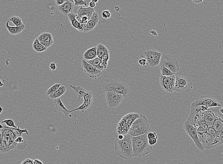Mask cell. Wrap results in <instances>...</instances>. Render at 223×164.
<instances>
[{
	"label": "cell",
	"instance_id": "47",
	"mask_svg": "<svg viewBox=\"0 0 223 164\" xmlns=\"http://www.w3.org/2000/svg\"><path fill=\"white\" fill-rule=\"evenodd\" d=\"M33 164H44V163L40 160L36 159V160H33Z\"/></svg>",
	"mask_w": 223,
	"mask_h": 164
},
{
	"label": "cell",
	"instance_id": "60",
	"mask_svg": "<svg viewBox=\"0 0 223 164\" xmlns=\"http://www.w3.org/2000/svg\"><path fill=\"white\" fill-rule=\"evenodd\" d=\"M201 1H203L204 0H201Z\"/></svg>",
	"mask_w": 223,
	"mask_h": 164
},
{
	"label": "cell",
	"instance_id": "17",
	"mask_svg": "<svg viewBox=\"0 0 223 164\" xmlns=\"http://www.w3.org/2000/svg\"><path fill=\"white\" fill-rule=\"evenodd\" d=\"M84 99V102L80 106L77 108L76 109L71 110L72 112H75L77 111H81L82 112H84L86 110L89 109L91 106L93 101H94V98H93V93L91 91H89V93H87L86 95L83 98Z\"/></svg>",
	"mask_w": 223,
	"mask_h": 164
},
{
	"label": "cell",
	"instance_id": "9",
	"mask_svg": "<svg viewBox=\"0 0 223 164\" xmlns=\"http://www.w3.org/2000/svg\"><path fill=\"white\" fill-rule=\"evenodd\" d=\"M160 64L165 67L174 74L180 69L178 60L174 57L170 55L163 54L161 55Z\"/></svg>",
	"mask_w": 223,
	"mask_h": 164
},
{
	"label": "cell",
	"instance_id": "21",
	"mask_svg": "<svg viewBox=\"0 0 223 164\" xmlns=\"http://www.w3.org/2000/svg\"><path fill=\"white\" fill-rule=\"evenodd\" d=\"M54 103L55 105L56 110L63 113L65 116H69L71 117V115H70V113L72 112L71 111H69L67 109L62 102L61 101L60 98L54 99Z\"/></svg>",
	"mask_w": 223,
	"mask_h": 164
},
{
	"label": "cell",
	"instance_id": "38",
	"mask_svg": "<svg viewBox=\"0 0 223 164\" xmlns=\"http://www.w3.org/2000/svg\"><path fill=\"white\" fill-rule=\"evenodd\" d=\"M74 1V4L76 6H87V4L86 2L84 1L83 0H73Z\"/></svg>",
	"mask_w": 223,
	"mask_h": 164
},
{
	"label": "cell",
	"instance_id": "11",
	"mask_svg": "<svg viewBox=\"0 0 223 164\" xmlns=\"http://www.w3.org/2000/svg\"><path fill=\"white\" fill-rule=\"evenodd\" d=\"M191 106L194 107L202 106L208 108L215 107H221V104L215 98L208 96L199 97L192 103Z\"/></svg>",
	"mask_w": 223,
	"mask_h": 164
},
{
	"label": "cell",
	"instance_id": "41",
	"mask_svg": "<svg viewBox=\"0 0 223 164\" xmlns=\"http://www.w3.org/2000/svg\"><path fill=\"white\" fill-rule=\"evenodd\" d=\"M109 58H110V53H109L103 55V56L102 57V58H101V60H102V61H105V62H108V61H109Z\"/></svg>",
	"mask_w": 223,
	"mask_h": 164
},
{
	"label": "cell",
	"instance_id": "24",
	"mask_svg": "<svg viewBox=\"0 0 223 164\" xmlns=\"http://www.w3.org/2000/svg\"><path fill=\"white\" fill-rule=\"evenodd\" d=\"M9 20H8L6 23V27L11 35H16L20 34L22 31H24L25 28V25L24 24L20 27H13L9 25Z\"/></svg>",
	"mask_w": 223,
	"mask_h": 164
},
{
	"label": "cell",
	"instance_id": "20",
	"mask_svg": "<svg viewBox=\"0 0 223 164\" xmlns=\"http://www.w3.org/2000/svg\"><path fill=\"white\" fill-rule=\"evenodd\" d=\"M94 8H91L90 7H83V6H80L79 9L77 10V14L76 15V17L80 18L81 17L83 16H86L88 17L89 19L93 15V13H94Z\"/></svg>",
	"mask_w": 223,
	"mask_h": 164
},
{
	"label": "cell",
	"instance_id": "7",
	"mask_svg": "<svg viewBox=\"0 0 223 164\" xmlns=\"http://www.w3.org/2000/svg\"><path fill=\"white\" fill-rule=\"evenodd\" d=\"M174 91L179 93H187L193 89V83L189 78L182 76H175Z\"/></svg>",
	"mask_w": 223,
	"mask_h": 164
},
{
	"label": "cell",
	"instance_id": "35",
	"mask_svg": "<svg viewBox=\"0 0 223 164\" xmlns=\"http://www.w3.org/2000/svg\"><path fill=\"white\" fill-rule=\"evenodd\" d=\"M61 84H59V83H57V84H55L53 85L47 91V95L50 96V95H51L52 94H53L59 88V86H61Z\"/></svg>",
	"mask_w": 223,
	"mask_h": 164
},
{
	"label": "cell",
	"instance_id": "23",
	"mask_svg": "<svg viewBox=\"0 0 223 164\" xmlns=\"http://www.w3.org/2000/svg\"><path fill=\"white\" fill-rule=\"evenodd\" d=\"M76 15H77V14H75L73 12L69 13L68 15V19H69L71 25L72 27H73L74 28H76L77 30H78L80 32H83L84 29H83V26L76 19Z\"/></svg>",
	"mask_w": 223,
	"mask_h": 164
},
{
	"label": "cell",
	"instance_id": "51",
	"mask_svg": "<svg viewBox=\"0 0 223 164\" xmlns=\"http://www.w3.org/2000/svg\"><path fill=\"white\" fill-rule=\"evenodd\" d=\"M191 1H192L193 3H194V4H201V3L202 2L201 0H191Z\"/></svg>",
	"mask_w": 223,
	"mask_h": 164
},
{
	"label": "cell",
	"instance_id": "25",
	"mask_svg": "<svg viewBox=\"0 0 223 164\" xmlns=\"http://www.w3.org/2000/svg\"><path fill=\"white\" fill-rule=\"evenodd\" d=\"M98 57L96 46H94L90 49H87L84 52L83 54V58L85 60H90L95 59Z\"/></svg>",
	"mask_w": 223,
	"mask_h": 164
},
{
	"label": "cell",
	"instance_id": "37",
	"mask_svg": "<svg viewBox=\"0 0 223 164\" xmlns=\"http://www.w3.org/2000/svg\"><path fill=\"white\" fill-rule=\"evenodd\" d=\"M102 16L105 19H108L111 17V13L109 10H105L102 12Z\"/></svg>",
	"mask_w": 223,
	"mask_h": 164
},
{
	"label": "cell",
	"instance_id": "62",
	"mask_svg": "<svg viewBox=\"0 0 223 164\" xmlns=\"http://www.w3.org/2000/svg\"></svg>",
	"mask_w": 223,
	"mask_h": 164
},
{
	"label": "cell",
	"instance_id": "8",
	"mask_svg": "<svg viewBox=\"0 0 223 164\" xmlns=\"http://www.w3.org/2000/svg\"><path fill=\"white\" fill-rule=\"evenodd\" d=\"M161 55V53L158 51L148 49L144 52L142 56L147 61L146 66L151 68H154L160 65Z\"/></svg>",
	"mask_w": 223,
	"mask_h": 164
},
{
	"label": "cell",
	"instance_id": "12",
	"mask_svg": "<svg viewBox=\"0 0 223 164\" xmlns=\"http://www.w3.org/2000/svg\"><path fill=\"white\" fill-rule=\"evenodd\" d=\"M124 98L122 94L114 91H108L105 93L106 102L110 109H113L119 106Z\"/></svg>",
	"mask_w": 223,
	"mask_h": 164
},
{
	"label": "cell",
	"instance_id": "26",
	"mask_svg": "<svg viewBox=\"0 0 223 164\" xmlns=\"http://www.w3.org/2000/svg\"><path fill=\"white\" fill-rule=\"evenodd\" d=\"M69 86L74 90L76 94H77L78 96V101H80L81 98H84L89 91L83 88V87H81L80 85L73 86L72 85H70Z\"/></svg>",
	"mask_w": 223,
	"mask_h": 164
},
{
	"label": "cell",
	"instance_id": "48",
	"mask_svg": "<svg viewBox=\"0 0 223 164\" xmlns=\"http://www.w3.org/2000/svg\"><path fill=\"white\" fill-rule=\"evenodd\" d=\"M95 6H96V4L95 2H93L92 1H91L89 4V7H91V8H94Z\"/></svg>",
	"mask_w": 223,
	"mask_h": 164
},
{
	"label": "cell",
	"instance_id": "40",
	"mask_svg": "<svg viewBox=\"0 0 223 164\" xmlns=\"http://www.w3.org/2000/svg\"><path fill=\"white\" fill-rule=\"evenodd\" d=\"M158 139V138H154L151 139H149L148 142L149 145L152 146L156 144L157 142Z\"/></svg>",
	"mask_w": 223,
	"mask_h": 164
},
{
	"label": "cell",
	"instance_id": "18",
	"mask_svg": "<svg viewBox=\"0 0 223 164\" xmlns=\"http://www.w3.org/2000/svg\"><path fill=\"white\" fill-rule=\"evenodd\" d=\"M99 19V16L98 14L95 11L94 13H93V15L90 19L89 20L88 22L85 25H82L83 29H84L83 32L86 33L94 29L98 25Z\"/></svg>",
	"mask_w": 223,
	"mask_h": 164
},
{
	"label": "cell",
	"instance_id": "46",
	"mask_svg": "<svg viewBox=\"0 0 223 164\" xmlns=\"http://www.w3.org/2000/svg\"><path fill=\"white\" fill-rule=\"evenodd\" d=\"M50 68L52 71H55L57 68V65L56 62H52L50 65Z\"/></svg>",
	"mask_w": 223,
	"mask_h": 164
},
{
	"label": "cell",
	"instance_id": "58",
	"mask_svg": "<svg viewBox=\"0 0 223 164\" xmlns=\"http://www.w3.org/2000/svg\"><path fill=\"white\" fill-rule=\"evenodd\" d=\"M91 1H93V2H95V4H96V3L98 2V0H91Z\"/></svg>",
	"mask_w": 223,
	"mask_h": 164
},
{
	"label": "cell",
	"instance_id": "4",
	"mask_svg": "<svg viewBox=\"0 0 223 164\" xmlns=\"http://www.w3.org/2000/svg\"><path fill=\"white\" fill-rule=\"evenodd\" d=\"M148 119L145 116L140 115L131 125L128 134L131 137H136L151 132Z\"/></svg>",
	"mask_w": 223,
	"mask_h": 164
},
{
	"label": "cell",
	"instance_id": "31",
	"mask_svg": "<svg viewBox=\"0 0 223 164\" xmlns=\"http://www.w3.org/2000/svg\"><path fill=\"white\" fill-rule=\"evenodd\" d=\"M159 67L161 70V75L162 76H172L175 75L171 71H170L169 69L166 68L163 65L160 64Z\"/></svg>",
	"mask_w": 223,
	"mask_h": 164
},
{
	"label": "cell",
	"instance_id": "2",
	"mask_svg": "<svg viewBox=\"0 0 223 164\" xmlns=\"http://www.w3.org/2000/svg\"><path fill=\"white\" fill-rule=\"evenodd\" d=\"M122 139L117 138L114 142V151L116 155L125 160H130L134 157L131 136L129 134L124 135Z\"/></svg>",
	"mask_w": 223,
	"mask_h": 164
},
{
	"label": "cell",
	"instance_id": "56",
	"mask_svg": "<svg viewBox=\"0 0 223 164\" xmlns=\"http://www.w3.org/2000/svg\"><path fill=\"white\" fill-rule=\"evenodd\" d=\"M5 126H4L2 125L1 124H0V130L2 129L3 128H5Z\"/></svg>",
	"mask_w": 223,
	"mask_h": 164
},
{
	"label": "cell",
	"instance_id": "57",
	"mask_svg": "<svg viewBox=\"0 0 223 164\" xmlns=\"http://www.w3.org/2000/svg\"><path fill=\"white\" fill-rule=\"evenodd\" d=\"M2 111H3V109H2V107L0 106V115L1 114L2 112Z\"/></svg>",
	"mask_w": 223,
	"mask_h": 164
},
{
	"label": "cell",
	"instance_id": "39",
	"mask_svg": "<svg viewBox=\"0 0 223 164\" xmlns=\"http://www.w3.org/2000/svg\"><path fill=\"white\" fill-rule=\"evenodd\" d=\"M147 137L148 139L154 138H158L156 133L155 132H152V131L147 133Z\"/></svg>",
	"mask_w": 223,
	"mask_h": 164
},
{
	"label": "cell",
	"instance_id": "55",
	"mask_svg": "<svg viewBox=\"0 0 223 164\" xmlns=\"http://www.w3.org/2000/svg\"><path fill=\"white\" fill-rule=\"evenodd\" d=\"M4 85H5L4 84H3V83H2V81L1 80H0V87H2V86H4Z\"/></svg>",
	"mask_w": 223,
	"mask_h": 164
},
{
	"label": "cell",
	"instance_id": "13",
	"mask_svg": "<svg viewBox=\"0 0 223 164\" xmlns=\"http://www.w3.org/2000/svg\"><path fill=\"white\" fill-rule=\"evenodd\" d=\"M219 108V109H220ZM219 109L217 111L215 120L212 125V128L215 131V137L221 143H223V115L219 112Z\"/></svg>",
	"mask_w": 223,
	"mask_h": 164
},
{
	"label": "cell",
	"instance_id": "1",
	"mask_svg": "<svg viewBox=\"0 0 223 164\" xmlns=\"http://www.w3.org/2000/svg\"><path fill=\"white\" fill-rule=\"evenodd\" d=\"M1 133L4 154L16 148L15 139L17 137L22 136L24 133L29 135L27 129H20L19 127L14 128L5 126L1 129Z\"/></svg>",
	"mask_w": 223,
	"mask_h": 164
},
{
	"label": "cell",
	"instance_id": "50",
	"mask_svg": "<svg viewBox=\"0 0 223 164\" xmlns=\"http://www.w3.org/2000/svg\"><path fill=\"white\" fill-rule=\"evenodd\" d=\"M150 33L154 36H158L157 33L155 30H152V31H150Z\"/></svg>",
	"mask_w": 223,
	"mask_h": 164
},
{
	"label": "cell",
	"instance_id": "3",
	"mask_svg": "<svg viewBox=\"0 0 223 164\" xmlns=\"http://www.w3.org/2000/svg\"><path fill=\"white\" fill-rule=\"evenodd\" d=\"M134 157H143L152 151V146L148 142L147 134L131 137Z\"/></svg>",
	"mask_w": 223,
	"mask_h": 164
},
{
	"label": "cell",
	"instance_id": "28",
	"mask_svg": "<svg viewBox=\"0 0 223 164\" xmlns=\"http://www.w3.org/2000/svg\"><path fill=\"white\" fill-rule=\"evenodd\" d=\"M96 51L98 57L100 59L102 58V57L104 55L110 53L107 47L102 44H99L96 46Z\"/></svg>",
	"mask_w": 223,
	"mask_h": 164
},
{
	"label": "cell",
	"instance_id": "29",
	"mask_svg": "<svg viewBox=\"0 0 223 164\" xmlns=\"http://www.w3.org/2000/svg\"><path fill=\"white\" fill-rule=\"evenodd\" d=\"M16 143V149L23 150L25 149L27 147V143L26 140L22 136H19L15 139Z\"/></svg>",
	"mask_w": 223,
	"mask_h": 164
},
{
	"label": "cell",
	"instance_id": "5",
	"mask_svg": "<svg viewBox=\"0 0 223 164\" xmlns=\"http://www.w3.org/2000/svg\"><path fill=\"white\" fill-rule=\"evenodd\" d=\"M102 89L106 93L108 91H114L127 97L130 92V88L127 84L124 82L117 79H107L103 85Z\"/></svg>",
	"mask_w": 223,
	"mask_h": 164
},
{
	"label": "cell",
	"instance_id": "6",
	"mask_svg": "<svg viewBox=\"0 0 223 164\" xmlns=\"http://www.w3.org/2000/svg\"><path fill=\"white\" fill-rule=\"evenodd\" d=\"M140 115L137 113H129L122 117L117 126V133L123 135L128 133L131 125L135 120L138 118Z\"/></svg>",
	"mask_w": 223,
	"mask_h": 164
},
{
	"label": "cell",
	"instance_id": "54",
	"mask_svg": "<svg viewBox=\"0 0 223 164\" xmlns=\"http://www.w3.org/2000/svg\"><path fill=\"white\" fill-rule=\"evenodd\" d=\"M219 112L220 113L223 115V108L220 107L219 109Z\"/></svg>",
	"mask_w": 223,
	"mask_h": 164
},
{
	"label": "cell",
	"instance_id": "32",
	"mask_svg": "<svg viewBox=\"0 0 223 164\" xmlns=\"http://www.w3.org/2000/svg\"><path fill=\"white\" fill-rule=\"evenodd\" d=\"M10 22H13L15 26L17 27H20L23 25V20L20 17L18 16H13L11 17L10 19H9Z\"/></svg>",
	"mask_w": 223,
	"mask_h": 164
},
{
	"label": "cell",
	"instance_id": "14",
	"mask_svg": "<svg viewBox=\"0 0 223 164\" xmlns=\"http://www.w3.org/2000/svg\"><path fill=\"white\" fill-rule=\"evenodd\" d=\"M175 80V75L172 76H164L161 75L159 83L164 91L168 93H172L174 91Z\"/></svg>",
	"mask_w": 223,
	"mask_h": 164
},
{
	"label": "cell",
	"instance_id": "27",
	"mask_svg": "<svg viewBox=\"0 0 223 164\" xmlns=\"http://www.w3.org/2000/svg\"><path fill=\"white\" fill-rule=\"evenodd\" d=\"M67 90V87L64 85H62L59 86V88L57 89V90L53 94H52L51 95L49 96L50 98L52 99H56L60 98L61 96H62L66 92Z\"/></svg>",
	"mask_w": 223,
	"mask_h": 164
},
{
	"label": "cell",
	"instance_id": "61",
	"mask_svg": "<svg viewBox=\"0 0 223 164\" xmlns=\"http://www.w3.org/2000/svg\"><path fill=\"white\" fill-rule=\"evenodd\" d=\"M0 93H1V91H0Z\"/></svg>",
	"mask_w": 223,
	"mask_h": 164
},
{
	"label": "cell",
	"instance_id": "30",
	"mask_svg": "<svg viewBox=\"0 0 223 164\" xmlns=\"http://www.w3.org/2000/svg\"><path fill=\"white\" fill-rule=\"evenodd\" d=\"M32 48L35 51L37 52H44L48 49L41 44L38 38L35 39L33 41Z\"/></svg>",
	"mask_w": 223,
	"mask_h": 164
},
{
	"label": "cell",
	"instance_id": "33",
	"mask_svg": "<svg viewBox=\"0 0 223 164\" xmlns=\"http://www.w3.org/2000/svg\"><path fill=\"white\" fill-rule=\"evenodd\" d=\"M208 127H209V126L206 123H205L204 121L201 122L200 124H199V125H198V127L197 128V133L206 132Z\"/></svg>",
	"mask_w": 223,
	"mask_h": 164
},
{
	"label": "cell",
	"instance_id": "49",
	"mask_svg": "<svg viewBox=\"0 0 223 164\" xmlns=\"http://www.w3.org/2000/svg\"><path fill=\"white\" fill-rule=\"evenodd\" d=\"M101 63H102V65H103V66L104 69H106V68H107V67L108 62H105V61H102H102H101Z\"/></svg>",
	"mask_w": 223,
	"mask_h": 164
},
{
	"label": "cell",
	"instance_id": "34",
	"mask_svg": "<svg viewBox=\"0 0 223 164\" xmlns=\"http://www.w3.org/2000/svg\"><path fill=\"white\" fill-rule=\"evenodd\" d=\"M1 124H5L7 125V127L11 128H17L18 127L15 125V122H14L12 119H2V121Z\"/></svg>",
	"mask_w": 223,
	"mask_h": 164
},
{
	"label": "cell",
	"instance_id": "16",
	"mask_svg": "<svg viewBox=\"0 0 223 164\" xmlns=\"http://www.w3.org/2000/svg\"><path fill=\"white\" fill-rule=\"evenodd\" d=\"M219 108L220 107L210 108L204 112L203 121L206 123L209 127H212L214 121L215 120L216 112Z\"/></svg>",
	"mask_w": 223,
	"mask_h": 164
},
{
	"label": "cell",
	"instance_id": "59",
	"mask_svg": "<svg viewBox=\"0 0 223 164\" xmlns=\"http://www.w3.org/2000/svg\"><path fill=\"white\" fill-rule=\"evenodd\" d=\"M68 1H71V2H73V3H74V1H73V0H68Z\"/></svg>",
	"mask_w": 223,
	"mask_h": 164
},
{
	"label": "cell",
	"instance_id": "53",
	"mask_svg": "<svg viewBox=\"0 0 223 164\" xmlns=\"http://www.w3.org/2000/svg\"><path fill=\"white\" fill-rule=\"evenodd\" d=\"M83 1L86 2V4H87V7H89V4L90 2L91 1V0H83Z\"/></svg>",
	"mask_w": 223,
	"mask_h": 164
},
{
	"label": "cell",
	"instance_id": "22",
	"mask_svg": "<svg viewBox=\"0 0 223 164\" xmlns=\"http://www.w3.org/2000/svg\"><path fill=\"white\" fill-rule=\"evenodd\" d=\"M74 9V3L67 0L62 5L59 6V10L64 15H68L72 13Z\"/></svg>",
	"mask_w": 223,
	"mask_h": 164
},
{
	"label": "cell",
	"instance_id": "43",
	"mask_svg": "<svg viewBox=\"0 0 223 164\" xmlns=\"http://www.w3.org/2000/svg\"><path fill=\"white\" fill-rule=\"evenodd\" d=\"M0 154H4L3 147H2V136L1 130H0Z\"/></svg>",
	"mask_w": 223,
	"mask_h": 164
},
{
	"label": "cell",
	"instance_id": "36",
	"mask_svg": "<svg viewBox=\"0 0 223 164\" xmlns=\"http://www.w3.org/2000/svg\"><path fill=\"white\" fill-rule=\"evenodd\" d=\"M85 61H86V62L89 64H91V65H93V66L96 67V68L98 69L99 66L100 64L101 63L102 60L100 58H99L97 57V58H95V59H92V60H85Z\"/></svg>",
	"mask_w": 223,
	"mask_h": 164
},
{
	"label": "cell",
	"instance_id": "44",
	"mask_svg": "<svg viewBox=\"0 0 223 164\" xmlns=\"http://www.w3.org/2000/svg\"><path fill=\"white\" fill-rule=\"evenodd\" d=\"M138 63H139L140 65H141V66H146L147 61H146V60L145 58H142L139 59Z\"/></svg>",
	"mask_w": 223,
	"mask_h": 164
},
{
	"label": "cell",
	"instance_id": "52",
	"mask_svg": "<svg viewBox=\"0 0 223 164\" xmlns=\"http://www.w3.org/2000/svg\"><path fill=\"white\" fill-rule=\"evenodd\" d=\"M124 137H125V135H124L118 134V137H117V138H118V139H122L124 138Z\"/></svg>",
	"mask_w": 223,
	"mask_h": 164
},
{
	"label": "cell",
	"instance_id": "10",
	"mask_svg": "<svg viewBox=\"0 0 223 164\" xmlns=\"http://www.w3.org/2000/svg\"><path fill=\"white\" fill-rule=\"evenodd\" d=\"M183 127L184 129L192 139L196 147L200 151H203L205 149V148L203 147L198 138L196 127L192 124L187 121L184 122Z\"/></svg>",
	"mask_w": 223,
	"mask_h": 164
},
{
	"label": "cell",
	"instance_id": "42",
	"mask_svg": "<svg viewBox=\"0 0 223 164\" xmlns=\"http://www.w3.org/2000/svg\"><path fill=\"white\" fill-rule=\"evenodd\" d=\"M20 164H33V160L28 158L23 161Z\"/></svg>",
	"mask_w": 223,
	"mask_h": 164
},
{
	"label": "cell",
	"instance_id": "45",
	"mask_svg": "<svg viewBox=\"0 0 223 164\" xmlns=\"http://www.w3.org/2000/svg\"><path fill=\"white\" fill-rule=\"evenodd\" d=\"M67 0H55V4L58 6L62 5L66 2Z\"/></svg>",
	"mask_w": 223,
	"mask_h": 164
},
{
	"label": "cell",
	"instance_id": "19",
	"mask_svg": "<svg viewBox=\"0 0 223 164\" xmlns=\"http://www.w3.org/2000/svg\"><path fill=\"white\" fill-rule=\"evenodd\" d=\"M38 39L42 45L49 48L54 44L53 37L50 32H43L39 35Z\"/></svg>",
	"mask_w": 223,
	"mask_h": 164
},
{
	"label": "cell",
	"instance_id": "15",
	"mask_svg": "<svg viewBox=\"0 0 223 164\" xmlns=\"http://www.w3.org/2000/svg\"><path fill=\"white\" fill-rule=\"evenodd\" d=\"M81 65L84 72L91 78L96 79L103 74V71L99 70L96 67L86 62L84 59L82 60Z\"/></svg>",
	"mask_w": 223,
	"mask_h": 164
}]
</instances>
